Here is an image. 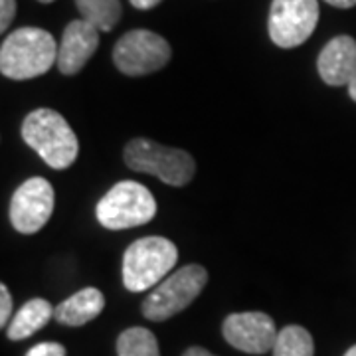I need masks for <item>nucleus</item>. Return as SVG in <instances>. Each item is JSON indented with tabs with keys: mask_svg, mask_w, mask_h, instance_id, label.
<instances>
[{
	"mask_svg": "<svg viewBox=\"0 0 356 356\" xmlns=\"http://www.w3.org/2000/svg\"><path fill=\"white\" fill-rule=\"evenodd\" d=\"M56 40L42 28H18L4 38L0 48V72L10 79L44 76L58 62Z\"/></svg>",
	"mask_w": 356,
	"mask_h": 356,
	"instance_id": "f257e3e1",
	"label": "nucleus"
},
{
	"mask_svg": "<svg viewBox=\"0 0 356 356\" xmlns=\"http://www.w3.org/2000/svg\"><path fill=\"white\" fill-rule=\"evenodd\" d=\"M22 139L38 156L56 170H64L76 163L79 143L76 133L62 115L48 107L34 109L22 123Z\"/></svg>",
	"mask_w": 356,
	"mask_h": 356,
	"instance_id": "f03ea898",
	"label": "nucleus"
},
{
	"mask_svg": "<svg viewBox=\"0 0 356 356\" xmlns=\"http://www.w3.org/2000/svg\"><path fill=\"white\" fill-rule=\"evenodd\" d=\"M178 250L161 236H149L133 242L123 255V285L129 291L140 293L166 280L177 266Z\"/></svg>",
	"mask_w": 356,
	"mask_h": 356,
	"instance_id": "7ed1b4c3",
	"label": "nucleus"
},
{
	"mask_svg": "<svg viewBox=\"0 0 356 356\" xmlns=\"http://www.w3.org/2000/svg\"><path fill=\"white\" fill-rule=\"evenodd\" d=\"M125 165L143 175H151L170 186L188 184L196 172V163L191 153L170 149L149 139H133L125 147Z\"/></svg>",
	"mask_w": 356,
	"mask_h": 356,
	"instance_id": "20e7f679",
	"label": "nucleus"
},
{
	"mask_svg": "<svg viewBox=\"0 0 356 356\" xmlns=\"http://www.w3.org/2000/svg\"><path fill=\"white\" fill-rule=\"evenodd\" d=\"M154 214V196L135 180L117 182L97 204V220L107 229L137 228L151 222Z\"/></svg>",
	"mask_w": 356,
	"mask_h": 356,
	"instance_id": "39448f33",
	"label": "nucleus"
},
{
	"mask_svg": "<svg viewBox=\"0 0 356 356\" xmlns=\"http://www.w3.org/2000/svg\"><path fill=\"white\" fill-rule=\"evenodd\" d=\"M206 283L208 271L202 266L191 264L180 267L165 281H161L143 301V315L156 323L175 317L202 293Z\"/></svg>",
	"mask_w": 356,
	"mask_h": 356,
	"instance_id": "423d86ee",
	"label": "nucleus"
},
{
	"mask_svg": "<svg viewBox=\"0 0 356 356\" xmlns=\"http://www.w3.org/2000/svg\"><path fill=\"white\" fill-rule=\"evenodd\" d=\"M170 60V46L151 30H131L115 44L113 62L121 74L147 76L165 67Z\"/></svg>",
	"mask_w": 356,
	"mask_h": 356,
	"instance_id": "0eeeda50",
	"label": "nucleus"
},
{
	"mask_svg": "<svg viewBox=\"0 0 356 356\" xmlns=\"http://www.w3.org/2000/svg\"><path fill=\"white\" fill-rule=\"evenodd\" d=\"M318 22L317 0H273L267 30L280 48H297L315 32Z\"/></svg>",
	"mask_w": 356,
	"mask_h": 356,
	"instance_id": "6e6552de",
	"label": "nucleus"
},
{
	"mask_svg": "<svg viewBox=\"0 0 356 356\" xmlns=\"http://www.w3.org/2000/svg\"><path fill=\"white\" fill-rule=\"evenodd\" d=\"M54 212V188L42 177L28 178L13 194L10 222L20 234H36L44 228Z\"/></svg>",
	"mask_w": 356,
	"mask_h": 356,
	"instance_id": "1a4fd4ad",
	"label": "nucleus"
},
{
	"mask_svg": "<svg viewBox=\"0 0 356 356\" xmlns=\"http://www.w3.org/2000/svg\"><path fill=\"white\" fill-rule=\"evenodd\" d=\"M224 339L234 348L248 355H266L273 350L277 341V329L273 318L252 311V313H234L224 321Z\"/></svg>",
	"mask_w": 356,
	"mask_h": 356,
	"instance_id": "9d476101",
	"label": "nucleus"
},
{
	"mask_svg": "<svg viewBox=\"0 0 356 356\" xmlns=\"http://www.w3.org/2000/svg\"><path fill=\"white\" fill-rule=\"evenodd\" d=\"M99 46V30L86 20H74L65 26L58 48V67L64 76H76L88 64Z\"/></svg>",
	"mask_w": 356,
	"mask_h": 356,
	"instance_id": "9b49d317",
	"label": "nucleus"
},
{
	"mask_svg": "<svg viewBox=\"0 0 356 356\" xmlns=\"http://www.w3.org/2000/svg\"><path fill=\"white\" fill-rule=\"evenodd\" d=\"M318 76L325 83L341 88L356 76V42L350 36L332 38L318 54Z\"/></svg>",
	"mask_w": 356,
	"mask_h": 356,
	"instance_id": "f8f14e48",
	"label": "nucleus"
},
{
	"mask_svg": "<svg viewBox=\"0 0 356 356\" xmlns=\"http://www.w3.org/2000/svg\"><path fill=\"white\" fill-rule=\"evenodd\" d=\"M103 309H105L103 293L95 287H86L56 307L54 317L58 323L67 325V327H81V325H88L89 321L99 317Z\"/></svg>",
	"mask_w": 356,
	"mask_h": 356,
	"instance_id": "ddd939ff",
	"label": "nucleus"
},
{
	"mask_svg": "<svg viewBox=\"0 0 356 356\" xmlns=\"http://www.w3.org/2000/svg\"><path fill=\"white\" fill-rule=\"evenodd\" d=\"M54 307L46 299H30L28 303L20 307V311L14 315L8 325V339L10 341H24L38 332L42 327L48 325V321L54 317Z\"/></svg>",
	"mask_w": 356,
	"mask_h": 356,
	"instance_id": "4468645a",
	"label": "nucleus"
},
{
	"mask_svg": "<svg viewBox=\"0 0 356 356\" xmlns=\"http://www.w3.org/2000/svg\"><path fill=\"white\" fill-rule=\"evenodd\" d=\"M81 20L93 24L99 32H111L121 20V2L119 0H76Z\"/></svg>",
	"mask_w": 356,
	"mask_h": 356,
	"instance_id": "2eb2a0df",
	"label": "nucleus"
},
{
	"mask_svg": "<svg viewBox=\"0 0 356 356\" xmlns=\"http://www.w3.org/2000/svg\"><path fill=\"white\" fill-rule=\"evenodd\" d=\"M315 343L311 332L299 327L289 325L277 332V341L273 346V356H313Z\"/></svg>",
	"mask_w": 356,
	"mask_h": 356,
	"instance_id": "dca6fc26",
	"label": "nucleus"
},
{
	"mask_svg": "<svg viewBox=\"0 0 356 356\" xmlns=\"http://www.w3.org/2000/svg\"><path fill=\"white\" fill-rule=\"evenodd\" d=\"M117 356H161L156 337L145 327H131L117 339Z\"/></svg>",
	"mask_w": 356,
	"mask_h": 356,
	"instance_id": "f3484780",
	"label": "nucleus"
},
{
	"mask_svg": "<svg viewBox=\"0 0 356 356\" xmlns=\"http://www.w3.org/2000/svg\"><path fill=\"white\" fill-rule=\"evenodd\" d=\"M26 356H65V348L60 343H40L32 346Z\"/></svg>",
	"mask_w": 356,
	"mask_h": 356,
	"instance_id": "a211bd4d",
	"label": "nucleus"
},
{
	"mask_svg": "<svg viewBox=\"0 0 356 356\" xmlns=\"http://www.w3.org/2000/svg\"><path fill=\"white\" fill-rule=\"evenodd\" d=\"M10 315H13V297L6 285H0V325L2 327H6Z\"/></svg>",
	"mask_w": 356,
	"mask_h": 356,
	"instance_id": "6ab92c4d",
	"label": "nucleus"
},
{
	"mask_svg": "<svg viewBox=\"0 0 356 356\" xmlns=\"http://www.w3.org/2000/svg\"><path fill=\"white\" fill-rule=\"evenodd\" d=\"M16 14V0H0V32H6Z\"/></svg>",
	"mask_w": 356,
	"mask_h": 356,
	"instance_id": "aec40b11",
	"label": "nucleus"
},
{
	"mask_svg": "<svg viewBox=\"0 0 356 356\" xmlns=\"http://www.w3.org/2000/svg\"><path fill=\"white\" fill-rule=\"evenodd\" d=\"M135 8H139V10H151L154 8L161 0H129Z\"/></svg>",
	"mask_w": 356,
	"mask_h": 356,
	"instance_id": "412c9836",
	"label": "nucleus"
},
{
	"mask_svg": "<svg viewBox=\"0 0 356 356\" xmlns=\"http://www.w3.org/2000/svg\"><path fill=\"white\" fill-rule=\"evenodd\" d=\"M182 356H216V355L208 353V350L202 348V346H192V348H188V350H186Z\"/></svg>",
	"mask_w": 356,
	"mask_h": 356,
	"instance_id": "4be33fe9",
	"label": "nucleus"
},
{
	"mask_svg": "<svg viewBox=\"0 0 356 356\" xmlns=\"http://www.w3.org/2000/svg\"><path fill=\"white\" fill-rule=\"evenodd\" d=\"M329 2L331 6H337V8H353L356 6V0H325Z\"/></svg>",
	"mask_w": 356,
	"mask_h": 356,
	"instance_id": "5701e85b",
	"label": "nucleus"
},
{
	"mask_svg": "<svg viewBox=\"0 0 356 356\" xmlns=\"http://www.w3.org/2000/svg\"><path fill=\"white\" fill-rule=\"evenodd\" d=\"M348 95L353 97V102H356V76L353 77V81L348 83Z\"/></svg>",
	"mask_w": 356,
	"mask_h": 356,
	"instance_id": "b1692460",
	"label": "nucleus"
},
{
	"mask_svg": "<svg viewBox=\"0 0 356 356\" xmlns=\"http://www.w3.org/2000/svg\"><path fill=\"white\" fill-rule=\"evenodd\" d=\"M344 356H356V344H355V346H350V348L346 350V355H344Z\"/></svg>",
	"mask_w": 356,
	"mask_h": 356,
	"instance_id": "393cba45",
	"label": "nucleus"
},
{
	"mask_svg": "<svg viewBox=\"0 0 356 356\" xmlns=\"http://www.w3.org/2000/svg\"><path fill=\"white\" fill-rule=\"evenodd\" d=\"M38 2H44V4H50V2H54V0H38Z\"/></svg>",
	"mask_w": 356,
	"mask_h": 356,
	"instance_id": "a878e982",
	"label": "nucleus"
}]
</instances>
